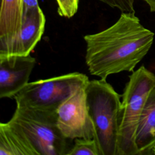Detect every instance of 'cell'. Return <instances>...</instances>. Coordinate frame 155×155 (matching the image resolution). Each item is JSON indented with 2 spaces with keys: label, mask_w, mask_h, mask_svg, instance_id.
Instances as JSON below:
<instances>
[{
  "label": "cell",
  "mask_w": 155,
  "mask_h": 155,
  "mask_svg": "<svg viewBox=\"0 0 155 155\" xmlns=\"http://www.w3.org/2000/svg\"><path fill=\"white\" fill-rule=\"evenodd\" d=\"M27 137L37 155H67L71 147L56 124V110L17 107L9 120Z\"/></svg>",
  "instance_id": "obj_4"
},
{
  "label": "cell",
  "mask_w": 155,
  "mask_h": 155,
  "mask_svg": "<svg viewBox=\"0 0 155 155\" xmlns=\"http://www.w3.org/2000/svg\"><path fill=\"white\" fill-rule=\"evenodd\" d=\"M88 77L73 72L28 82L13 99L17 107L56 110L76 90L87 84Z\"/></svg>",
  "instance_id": "obj_5"
},
{
  "label": "cell",
  "mask_w": 155,
  "mask_h": 155,
  "mask_svg": "<svg viewBox=\"0 0 155 155\" xmlns=\"http://www.w3.org/2000/svg\"><path fill=\"white\" fill-rule=\"evenodd\" d=\"M45 24V15L39 6L24 12L21 33L11 55L30 54L44 34Z\"/></svg>",
  "instance_id": "obj_9"
},
{
  "label": "cell",
  "mask_w": 155,
  "mask_h": 155,
  "mask_svg": "<svg viewBox=\"0 0 155 155\" xmlns=\"http://www.w3.org/2000/svg\"><path fill=\"white\" fill-rule=\"evenodd\" d=\"M35 64L30 54L0 56V98H13L25 87Z\"/></svg>",
  "instance_id": "obj_7"
},
{
  "label": "cell",
  "mask_w": 155,
  "mask_h": 155,
  "mask_svg": "<svg viewBox=\"0 0 155 155\" xmlns=\"http://www.w3.org/2000/svg\"><path fill=\"white\" fill-rule=\"evenodd\" d=\"M154 36L135 12H122L108 28L84 36L85 63L90 73L107 79L111 74L133 72L151 47Z\"/></svg>",
  "instance_id": "obj_1"
},
{
  "label": "cell",
  "mask_w": 155,
  "mask_h": 155,
  "mask_svg": "<svg viewBox=\"0 0 155 155\" xmlns=\"http://www.w3.org/2000/svg\"><path fill=\"white\" fill-rule=\"evenodd\" d=\"M155 87V74L143 65L129 76L118 117L117 155H137L136 134L147 97Z\"/></svg>",
  "instance_id": "obj_3"
},
{
  "label": "cell",
  "mask_w": 155,
  "mask_h": 155,
  "mask_svg": "<svg viewBox=\"0 0 155 155\" xmlns=\"http://www.w3.org/2000/svg\"><path fill=\"white\" fill-rule=\"evenodd\" d=\"M85 85L76 90L56 109L57 126L62 135L70 140L94 137V127L87 104Z\"/></svg>",
  "instance_id": "obj_6"
},
{
  "label": "cell",
  "mask_w": 155,
  "mask_h": 155,
  "mask_svg": "<svg viewBox=\"0 0 155 155\" xmlns=\"http://www.w3.org/2000/svg\"><path fill=\"white\" fill-rule=\"evenodd\" d=\"M150 7L151 12H155V0H143Z\"/></svg>",
  "instance_id": "obj_16"
},
{
  "label": "cell",
  "mask_w": 155,
  "mask_h": 155,
  "mask_svg": "<svg viewBox=\"0 0 155 155\" xmlns=\"http://www.w3.org/2000/svg\"><path fill=\"white\" fill-rule=\"evenodd\" d=\"M24 12L39 7L38 0H23Z\"/></svg>",
  "instance_id": "obj_15"
},
{
  "label": "cell",
  "mask_w": 155,
  "mask_h": 155,
  "mask_svg": "<svg viewBox=\"0 0 155 155\" xmlns=\"http://www.w3.org/2000/svg\"><path fill=\"white\" fill-rule=\"evenodd\" d=\"M0 155H37L23 132L10 121L0 124Z\"/></svg>",
  "instance_id": "obj_11"
},
{
  "label": "cell",
  "mask_w": 155,
  "mask_h": 155,
  "mask_svg": "<svg viewBox=\"0 0 155 155\" xmlns=\"http://www.w3.org/2000/svg\"><path fill=\"white\" fill-rule=\"evenodd\" d=\"M111 8H117L121 12H135L134 0H98Z\"/></svg>",
  "instance_id": "obj_14"
},
{
  "label": "cell",
  "mask_w": 155,
  "mask_h": 155,
  "mask_svg": "<svg viewBox=\"0 0 155 155\" xmlns=\"http://www.w3.org/2000/svg\"><path fill=\"white\" fill-rule=\"evenodd\" d=\"M58 13L62 16L71 18L78 12L79 0H56Z\"/></svg>",
  "instance_id": "obj_13"
},
{
  "label": "cell",
  "mask_w": 155,
  "mask_h": 155,
  "mask_svg": "<svg viewBox=\"0 0 155 155\" xmlns=\"http://www.w3.org/2000/svg\"><path fill=\"white\" fill-rule=\"evenodd\" d=\"M153 154H155V149L154 150V151H153Z\"/></svg>",
  "instance_id": "obj_17"
},
{
  "label": "cell",
  "mask_w": 155,
  "mask_h": 155,
  "mask_svg": "<svg viewBox=\"0 0 155 155\" xmlns=\"http://www.w3.org/2000/svg\"><path fill=\"white\" fill-rule=\"evenodd\" d=\"M135 142L137 155L153 154L155 149V87L151 90L142 110Z\"/></svg>",
  "instance_id": "obj_10"
},
{
  "label": "cell",
  "mask_w": 155,
  "mask_h": 155,
  "mask_svg": "<svg viewBox=\"0 0 155 155\" xmlns=\"http://www.w3.org/2000/svg\"><path fill=\"white\" fill-rule=\"evenodd\" d=\"M67 155H100V153L94 139L76 138Z\"/></svg>",
  "instance_id": "obj_12"
},
{
  "label": "cell",
  "mask_w": 155,
  "mask_h": 155,
  "mask_svg": "<svg viewBox=\"0 0 155 155\" xmlns=\"http://www.w3.org/2000/svg\"><path fill=\"white\" fill-rule=\"evenodd\" d=\"M88 113L100 155H117L120 97L106 79L88 81L85 85Z\"/></svg>",
  "instance_id": "obj_2"
},
{
  "label": "cell",
  "mask_w": 155,
  "mask_h": 155,
  "mask_svg": "<svg viewBox=\"0 0 155 155\" xmlns=\"http://www.w3.org/2000/svg\"><path fill=\"white\" fill-rule=\"evenodd\" d=\"M24 16L23 0H1L0 56H9L21 33Z\"/></svg>",
  "instance_id": "obj_8"
}]
</instances>
